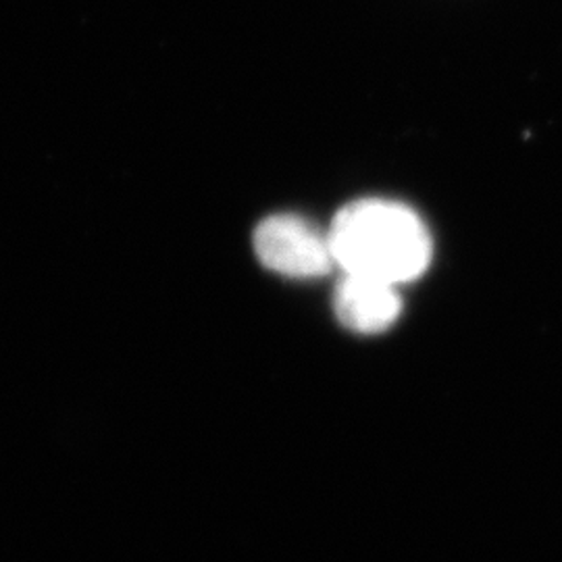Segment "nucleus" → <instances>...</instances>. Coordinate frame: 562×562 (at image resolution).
I'll return each mask as SVG.
<instances>
[{"label": "nucleus", "instance_id": "obj_1", "mask_svg": "<svg viewBox=\"0 0 562 562\" xmlns=\"http://www.w3.org/2000/svg\"><path fill=\"white\" fill-rule=\"evenodd\" d=\"M327 234L341 273L394 285L422 278L434 255L427 225L411 206L396 201L350 202L334 217Z\"/></svg>", "mask_w": 562, "mask_h": 562}, {"label": "nucleus", "instance_id": "obj_2", "mask_svg": "<svg viewBox=\"0 0 562 562\" xmlns=\"http://www.w3.org/2000/svg\"><path fill=\"white\" fill-rule=\"evenodd\" d=\"M255 252L267 269L294 280L323 278L336 267L329 234L299 215H271L259 223Z\"/></svg>", "mask_w": 562, "mask_h": 562}, {"label": "nucleus", "instance_id": "obj_3", "mask_svg": "<svg viewBox=\"0 0 562 562\" xmlns=\"http://www.w3.org/2000/svg\"><path fill=\"white\" fill-rule=\"evenodd\" d=\"M334 311L355 334H382L401 317V292L387 281L344 273L334 292Z\"/></svg>", "mask_w": 562, "mask_h": 562}]
</instances>
